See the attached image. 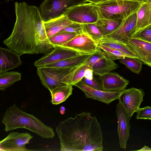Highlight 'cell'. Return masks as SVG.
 <instances>
[{
    "label": "cell",
    "mask_w": 151,
    "mask_h": 151,
    "mask_svg": "<svg viewBox=\"0 0 151 151\" xmlns=\"http://www.w3.org/2000/svg\"><path fill=\"white\" fill-rule=\"evenodd\" d=\"M74 23L69 20L65 15H63L44 22V25L46 34L49 38Z\"/></svg>",
    "instance_id": "cell-18"
},
{
    "label": "cell",
    "mask_w": 151,
    "mask_h": 151,
    "mask_svg": "<svg viewBox=\"0 0 151 151\" xmlns=\"http://www.w3.org/2000/svg\"><path fill=\"white\" fill-rule=\"evenodd\" d=\"M144 95L142 89L132 88L122 91L118 99L131 117L139 109Z\"/></svg>",
    "instance_id": "cell-9"
},
{
    "label": "cell",
    "mask_w": 151,
    "mask_h": 151,
    "mask_svg": "<svg viewBox=\"0 0 151 151\" xmlns=\"http://www.w3.org/2000/svg\"><path fill=\"white\" fill-rule=\"evenodd\" d=\"M93 71V74L100 76L116 69L118 65L98 47L96 52L85 61Z\"/></svg>",
    "instance_id": "cell-7"
},
{
    "label": "cell",
    "mask_w": 151,
    "mask_h": 151,
    "mask_svg": "<svg viewBox=\"0 0 151 151\" xmlns=\"http://www.w3.org/2000/svg\"><path fill=\"white\" fill-rule=\"evenodd\" d=\"M100 49L109 58L113 60L120 59L126 57H132L117 50L97 44Z\"/></svg>",
    "instance_id": "cell-32"
},
{
    "label": "cell",
    "mask_w": 151,
    "mask_h": 151,
    "mask_svg": "<svg viewBox=\"0 0 151 151\" xmlns=\"http://www.w3.org/2000/svg\"><path fill=\"white\" fill-rule=\"evenodd\" d=\"M85 62L66 76L63 83L73 86L81 81L84 77L85 70L89 68Z\"/></svg>",
    "instance_id": "cell-26"
},
{
    "label": "cell",
    "mask_w": 151,
    "mask_h": 151,
    "mask_svg": "<svg viewBox=\"0 0 151 151\" xmlns=\"http://www.w3.org/2000/svg\"><path fill=\"white\" fill-rule=\"evenodd\" d=\"M60 46L73 50L80 54H93L98 48L97 44L83 31Z\"/></svg>",
    "instance_id": "cell-10"
},
{
    "label": "cell",
    "mask_w": 151,
    "mask_h": 151,
    "mask_svg": "<svg viewBox=\"0 0 151 151\" xmlns=\"http://www.w3.org/2000/svg\"><path fill=\"white\" fill-rule=\"evenodd\" d=\"M136 118L137 119L151 120V106H147L139 108L137 112Z\"/></svg>",
    "instance_id": "cell-34"
},
{
    "label": "cell",
    "mask_w": 151,
    "mask_h": 151,
    "mask_svg": "<svg viewBox=\"0 0 151 151\" xmlns=\"http://www.w3.org/2000/svg\"><path fill=\"white\" fill-rule=\"evenodd\" d=\"M21 73L16 71L0 73V90L5 91L15 82L21 79Z\"/></svg>",
    "instance_id": "cell-25"
},
{
    "label": "cell",
    "mask_w": 151,
    "mask_h": 151,
    "mask_svg": "<svg viewBox=\"0 0 151 151\" xmlns=\"http://www.w3.org/2000/svg\"><path fill=\"white\" fill-rule=\"evenodd\" d=\"M81 90L87 97L92 99L107 104L118 99L122 91H107L89 87L81 81L74 85Z\"/></svg>",
    "instance_id": "cell-16"
},
{
    "label": "cell",
    "mask_w": 151,
    "mask_h": 151,
    "mask_svg": "<svg viewBox=\"0 0 151 151\" xmlns=\"http://www.w3.org/2000/svg\"><path fill=\"white\" fill-rule=\"evenodd\" d=\"M116 114L118 120L117 131L119 137V143L120 147L126 149L127 142L129 137L131 127L129 120L131 117L119 102L116 105Z\"/></svg>",
    "instance_id": "cell-12"
},
{
    "label": "cell",
    "mask_w": 151,
    "mask_h": 151,
    "mask_svg": "<svg viewBox=\"0 0 151 151\" xmlns=\"http://www.w3.org/2000/svg\"><path fill=\"white\" fill-rule=\"evenodd\" d=\"M137 151H151V148L147 146H145L143 148Z\"/></svg>",
    "instance_id": "cell-40"
},
{
    "label": "cell",
    "mask_w": 151,
    "mask_h": 151,
    "mask_svg": "<svg viewBox=\"0 0 151 151\" xmlns=\"http://www.w3.org/2000/svg\"><path fill=\"white\" fill-rule=\"evenodd\" d=\"M81 64L70 67L45 66L40 67L41 68L56 81L60 83H63V81L65 77Z\"/></svg>",
    "instance_id": "cell-23"
},
{
    "label": "cell",
    "mask_w": 151,
    "mask_h": 151,
    "mask_svg": "<svg viewBox=\"0 0 151 151\" xmlns=\"http://www.w3.org/2000/svg\"><path fill=\"white\" fill-rule=\"evenodd\" d=\"M137 19L136 12L123 20L114 31L104 37L125 44L135 32Z\"/></svg>",
    "instance_id": "cell-11"
},
{
    "label": "cell",
    "mask_w": 151,
    "mask_h": 151,
    "mask_svg": "<svg viewBox=\"0 0 151 151\" xmlns=\"http://www.w3.org/2000/svg\"><path fill=\"white\" fill-rule=\"evenodd\" d=\"M35 43L37 54L47 55L52 52L54 48L46 34L44 24L37 30L35 36Z\"/></svg>",
    "instance_id": "cell-19"
},
{
    "label": "cell",
    "mask_w": 151,
    "mask_h": 151,
    "mask_svg": "<svg viewBox=\"0 0 151 151\" xmlns=\"http://www.w3.org/2000/svg\"><path fill=\"white\" fill-rule=\"evenodd\" d=\"M135 1H137L139 2H141L143 3H145L147 2L150 0H131Z\"/></svg>",
    "instance_id": "cell-41"
},
{
    "label": "cell",
    "mask_w": 151,
    "mask_h": 151,
    "mask_svg": "<svg viewBox=\"0 0 151 151\" xmlns=\"http://www.w3.org/2000/svg\"><path fill=\"white\" fill-rule=\"evenodd\" d=\"M122 21V20L98 19L96 23L104 37L114 31Z\"/></svg>",
    "instance_id": "cell-22"
},
{
    "label": "cell",
    "mask_w": 151,
    "mask_h": 151,
    "mask_svg": "<svg viewBox=\"0 0 151 151\" xmlns=\"http://www.w3.org/2000/svg\"><path fill=\"white\" fill-rule=\"evenodd\" d=\"M81 81L89 87L102 90V87L99 80L96 79L94 77L92 79H88L84 77Z\"/></svg>",
    "instance_id": "cell-35"
},
{
    "label": "cell",
    "mask_w": 151,
    "mask_h": 151,
    "mask_svg": "<svg viewBox=\"0 0 151 151\" xmlns=\"http://www.w3.org/2000/svg\"><path fill=\"white\" fill-rule=\"evenodd\" d=\"M86 0H44L39 8L44 22L65 14L70 8L87 3Z\"/></svg>",
    "instance_id": "cell-5"
},
{
    "label": "cell",
    "mask_w": 151,
    "mask_h": 151,
    "mask_svg": "<svg viewBox=\"0 0 151 151\" xmlns=\"http://www.w3.org/2000/svg\"><path fill=\"white\" fill-rule=\"evenodd\" d=\"M92 54H79L76 56L44 66L58 67H70L75 66L83 63Z\"/></svg>",
    "instance_id": "cell-24"
},
{
    "label": "cell",
    "mask_w": 151,
    "mask_h": 151,
    "mask_svg": "<svg viewBox=\"0 0 151 151\" xmlns=\"http://www.w3.org/2000/svg\"><path fill=\"white\" fill-rule=\"evenodd\" d=\"M33 137L27 132H10L0 141V151H29L35 150L28 149L26 145L29 143Z\"/></svg>",
    "instance_id": "cell-8"
},
{
    "label": "cell",
    "mask_w": 151,
    "mask_h": 151,
    "mask_svg": "<svg viewBox=\"0 0 151 151\" xmlns=\"http://www.w3.org/2000/svg\"><path fill=\"white\" fill-rule=\"evenodd\" d=\"M16 19L13 31L3 43L20 56L37 54L35 36L44 24L39 8L25 2L15 4Z\"/></svg>",
    "instance_id": "cell-2"
},
{
    "label": "cell",
    "mask_w": 151,
    "mask_h": 151,
    "mask_svg": "<svg viewBox=\"0 0 151 151\" xmlns=\"http://www.w3.org/2000/svg\"><path fill=\"white\" fill-rule=\"evenodd\" d=\"M65 15L71 21L80 24L95 23L98 19L93 3L90 2L70 8Z\"/></svg>",
    "instance_id": "cell-6"
},
{
    "label": "cell",
    "mask_w": 151,
    "mask_h": 151,
    "mask_svg": "<svg viewBox=\"0 0 151 151\" xmlns=\"http://www.w3.org/2000/svg\"><path fill=\"white\" fill-rule=\"evenodd\" d=\"M93 75L92 70L88 68L85 70L84 77L88 79H92L94 77Z\"/></svg>",
    "instance_id": "cell-37"
},
{
    "label": "cell",
    "mask_w": 151,
    "mask_h": 151,
    "mask_svg": "<svg viewBox=\"0 0 151 151\" xmlns=\"http://www.w3.org/2000/svg\"><path fill=\"white\" fill-rule=\"evenodd\" d=\"M56 132L61 151H102L103 135L100 123L91 113L83 112L60 122Z\"/></svg>",
    "instance_id": "cell-1"
},
{
    "label": "cell",
    "mask_w": 151,
    "mask_h": 151,
    "mask_svg": "<svg viewBox=\"0 0 151 151\" xmlns=\"http://www.w3.org/2000/svg\"><path fill=\"white\" fill-rule=\"evenodd\" d=\"M102 91H122L126 88L129 81L115 72H110L99 76Z\"/></svg>",
    "instance_id": "cell-15"
},
{
    "label": "cell",
    "mask_w": 151,
    "mask_h": 151,
    "mask_svg": "<svg viewBox=\"0 0 151 151\" xmlns=\"http://www.w3.org/2000/svg\"><path fill=\"white\" fill-rule=\"evenodd\" d=\"M97 44L119 50L132 57L138 59L127 45L122 42L104 37Z\"/></svg>",
    "instance_id": "cell-27"
},
{
    "label": "cell",
    "mask_w": 151,
    "mask_h": 151,
    "mask_svg": "<svg viewBox=\"0 0 151 151\" xmlns=\"http://www.w3.org/2000/svg\"><path fill=\"white\" fill-rule=\"evenodd\" d=\"M132 37L151 43V24L135 33Z\"/></svg>",
    "instance_id": "cell-33"
},
{
    "label": "cell",
    "mask_w": 151,
    "mask_h": 151,
    "mask_svg": "<svg viewBox=\"0 0 151 151\" xmlns=\"http://www.w3.org/2000/svg\"><path fill=\"white\" fill-rule=\"evenodd\" d=\"M79 33L60 32L49 37L54 46H61L72 39Z\"/></svg>",
    "instance_id": "cell-29"
},
{
    "label": "cell",
    "mask_w": 151,
    "mask_h": 151,
    "mask_svg": "<svg viewBox=\"0 0 151 151\" xmlns=\"http://www.w3.org/2000/svg\"><path fill=\"white\" fill-rule=\"evenodd\" d=\"M1 122L4 125V130L6 132L18 128H24L42 138H52L55 136L52 127L45 125L32 114L21 110L16 104L6 109Z\"/></svg>",
    "instance_id": "cell-3"
},
{
    "label": "cell",
    "mask_w": 151,
    "mask_h": 151,
    "mask_svg": "<svg viewBox=\"0 0 151 151\" xmlns=\"http://www.w3.org/2000/svg\"><path fill=\"white\" fill-rule=\"evenodd\" d=\"M37 73L42 84L50 91L58 86L65 84L56 81L40 67L37 68Z\"/></svg>",
    "instance_id": "cell-28"
},
{
    "label": "cell",
    "mask_w": 151,
    "mask_h": 151,
    "mask_svg": "<svg viewBox=\"0 0 151 151\" xmlns=\"http://www.w3.org/2000/svg\"><path fill=\"white\" fill-rule=\"evenodd\" d=\"M137 14V25L135 34L151 24V7L149 1L143 3Z\"/></svg>",
    "instance_id": "cell-20"
},
{
    "label": "cell",
    "mask_w": 151,
    "mask_h": 151,
    "mask_svg": "<svg viewBox=\"0 0 151 151\" xmlns=\"http://www.w3.org/2000/svg\"><path fill=\"white\" fill-rule=\"evenodd\" d=\"M87 2L91 3L93 4L97 3L105 0H86Z\"/></svg>",
    "instance_id": "cell-38"
},
{
    "label": "cell",
    "mask_w": 151,
    "mask_h": 151,
    "mask_svg": "<svg viewBox=\"0 0 151 151\" xmlns=\"http://www.w3.org/2000/svg\"><path fill=\"white\" fill-rule=\"evenodd\" d=\"M143 3L131 0H105L93 4L98 19L123 20L136 13Z\"/></svg>",
    "instance_id": "cell-4"
},
{
    "label": "cell",
    "mask_w": 151,
    "mask_h": 151,
    "mask_svg": "<svg viewBox=\"0 0 151 151\" xmlns=\"http://www.w3.org/2000/svg\"><path fill=\"white\" fill-rule=\"evenodd\" d=\"M20 56L9 49L0 47V73L17 68L22 63Z\"/></svg>",
    "instance_id": "cell-17"
},
{
    "label": "cell",
    "mask_w": 151,
    "mask_h": 151,
    "mask_svg": "<svg viewBox=\"0 0 151 151\" xmlns=\"http://www.w3.org/2000/svg\"><path fill=\"white\" fill-rule=\"evenodd\" d=\"M83 31L87 34L97 43L103 37L98 29L95 23L81 24Z\"/></svg>",
    "instance_id": "cell-31"
},
{
    "label": "cell",
    "mask_w": 151,
    "mask_h": 151,
    "mask_svg": "<svg viewBox=\"0 0 151 151\" xmlns=\"http://www.w3.org/2000/svg\"><path fill=\"white\" fill-rule=\"evenodd\" d=\"M72 86L66 84L58 86L50 91L52 104L57 105L65 101L72 93Z\"/></svg>",
    "instance_id": "cell-21"
},
{
    "label": "cell",
    "mask_w": 151,
    "mask_h": 151,
    "mask_svg": "<svg viewBox=\"0 0 151 151\" xmlns=\"http://www.w3.org/2000/svg\"><path fill=\"white\" fill-rule=\"evenodd\" d=\"M79 54L70 49L61 46H55L50 53L45 55L35 61L36 67H42L76 56Z\"/></svg>",
    "instance_id": "cell-13"
},
{
    "label": "cell",
    "mask_w": 151,
    "mask_h": 151,
    "mask_svg": "<svg viewBox=\"0 0 151 151\" xmlns=\"http://www.w3.org/2000/svg\"><path fill=\"white\" fill-rule=\"evenodd\" d=\"M149 2L150 5V6H151V0H150L149 1Z\"/></svg>",
    "instance_id": "cell-42"
},
{
    "label": "cell",
    "mask_w": 151,
    "mask_h": 151,
    "mask_svg": "<svg viewBox=\"0 0 151 151\" xmlns=\"http://www.w3.org/2000/svg\"><path fill=\"white\" fill-rule=\"evenodd\" d=\"M65 108L64 106H62L60 108V113L61 114L63 115L65 113Z\"/></svg>",
    "instance_id": "cell-39"
},
{
    "label": "cell",
    "mask_w": 151,
    "mask_h": 151,
    "mask_svg": "<svg viewBox=\"0 0 151 151\" xmlns=\"http://www.w3.org/2000/svg\"><path fill=\"white\" fill-rule=\"evenodd\" d=\"M61 32L80 33L83 31L81 24L74 23L65 28Z\"/></svg>",
    "instance_id": "cell-36"
},
{
    "label": "cell",
    "mask_w": 151,
    "mask_h": 151,
    "mask_svg": "<svg viewBox=\"0 0 151 151\" xmlns=\"http://www.w3.org/2000/svg\"><path fill=\"white\" fill-rule=\"evenodd\" d=\"M119 62L135 73L138 74L141 71L142 63V61L138 59L132 57H126L119 59Z\"/></svg>",
    "instance_id": "cell-30"
},
{
    "label": "cell",
    "mask_w": 151,
    "mask_h": 151,
    "mask_svg": "<svg viewBox=\"0 0 151 151\" xmlns=\"http://www.w3.org/2000/svg\"><path fill=\"white\" fill-rule=\"evenodd\" d=\"M125 44L139 59L151 67V43L132 37Z\"/></svg>",
    "instance_id": "cell-14"
}]
</instances>
